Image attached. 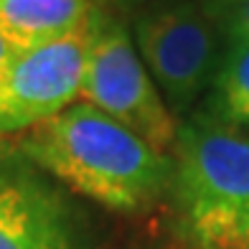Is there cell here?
Instances as JSON below:
<instances>
[{
    "label": "cell",
    "mask_w": 249,
    "mask_h": 249,
    "mask_svg": "<svg viewBox=\"0 0 249 249\" xmlns=\"http://www.w3.org/2000/svg\"><path fill=\"white\" fill-rule=\"evenodd\" d=\"M198 3H201V5L206 8L209 13H211V16H213V18H216L219 23H221V18H224L226 13H231L234 8L244 5L247 0H198Z\"/></svg>",
    "instance_id": "11"
},
{
    "label": "cell",
    "mask_w": 249,
    "mask_h": 249,
    "mask_svg": "<svg viewBox=\"0 0 249 249\" xmlns=\"http://www.w3.org/2000/svg\"><path fill=\"white\" fill-rule=\"evenodd\" d=\"M92 41V18L59 41L20 49L0 74V138L23 135L79 97Z\"/></svg>",
    "instance_id": "5"
},
{
    "label": "cell",
    "mask_w": 249,
    "mask_h": 249,
    "mask_svg": "<svg viewBox=\"0 0 249 249\" xmlns=\"http://www.w3.org/2000/svg\"><path fill=\"white\" fill-rule=\"evenodd\" d=\"M171 198L186 249H249V135L201 107L178 124Z\"/></svg>",
    "instance_id": "2"
},
{
    "label": "cell",
    "mask_w": 249,
    "mask_h": 249,
    "mask_svg": "<svg viewBox=\"0 0 249 249\" xmlns=\"http://www.w3.org/2000/svg\"><path fill=\"white\" fill-rule=\"evenodd\" d=\"M0 249H74V226L46 171L0 138Z\"/></svg>",
    "instance_id": "6"
},
{
    "label": "cell",
    "mask_w": 249,
    "mask_h": 249,
    "mask_svg": "<svg viewBox=\"0 0 249 249\" xmlns=\"http://www.w3.org/2000/svg\"><path fill=\"white\" fill-rule=\"evenodd\" d=\"M18 51H20V49H18L16 43L5 36L3 28H0V74H3V71H5V66H8L10 61H13L16 56H18Z\"/></svg>",
    "instance_id": "12"
},
{
    "label": "cell",
    "mask_w": 249,
    "mask_h": 249,
    "mask_svg": "<svg viewBox=\"0 0 249 249\" xmlns=\"http://www.w3.org/2000/svg\"><path fill=\"white\" fill-rule=\"evenodd\" d=\"M79 97L132 130L155 150H173L180 122L158 92V84L135 49L130 20L97 3Z\"/></svg>",
    "instance_id": "4"
},
{
    "label": "cell",
    "mask_w": 249,
    "mask_h": 249,
    "mask_svg": "<svg viewBox=\"0 0 249 249\" xmlns=\"http://www.w3.org/2000/svg\"><path fill=\"white\" fill-rule=\"evenodd\" d=\"M94 3L124 20H132L138 13H142V10H148L158 3H165V0H94Z\"/></svg>",
    "instance_id": "10"
},
{
    "label": "cell",
    "mask_w": 249,
    "mask_h": 249,
    "mask_svg": "<svg viewBox=\"0 0 249 249\" xmlns=\"http://www.w3.org/2000/svg\"><path fill=\"white\" fill-rule=\"evenodd\" d=\"M94 0H0V28L18 49H36L84 28Z\"/></svg>",
    "instance_id": "7"
},
{
    "label": "cell",
    "mask_w": 249,
    "mask_h": 249,
    "mask_svg": "<svg viewBox=\"0 0 249 249\" xmlns=\"http://www.w3.org/2000/svg\"><path fill=\"white\" fill-rule=\"evenodd\" d=\"M221 28H224L226 38H244V41H249V0L221 18Z\"/></svg>",
    "instance_id": "9"
},
{
    "label": "cell",
    "mask_w": 249,
    "mask_h": 249,
    "mask_svg": "<svg viewBox=\"0 0 249 249\" xmlns=\"http://www.w3.org/2000/svg\"><path fill=\"white\" fill-rule=\"evenodd\" d=\"M18 145L51 178L112 211L150 206L173 176L171 155L87 102L26 130Z\"/></svg>",
    "instance_id": "1"
},
{
    "label": "cell",
    "mask_w": 249,
    "mask_h": 249,
    "mask_svg": "<svg viewBox=\"0 0 249 249\" xmlns=\"http://www.w3.org/2000/svg\"><path fill=\"white\" fill-rule=\"evenodd\" d=\"M132 41L173 115H191L216 76L226 36L198 0H165L130 20Z\"/></svg>",
    "instance_id": "3"
},
{
    "label": "cell",
    "mask_w": 249,
    "mask_h": 249,
    "mask_svg": "<svg viewBox=\"0 0 249 249\" xmlns=\"http://www.w3.org/2000/svg\"><path fill=\"white\" fill-rule=\"evenodd\" d=\"M201 109L226 127L249 135V41L226 38L221 66Z\"/></svg>",
    "instance_id": "8"
}]
</instances>
